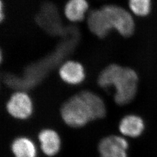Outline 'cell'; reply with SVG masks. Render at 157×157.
<instances>
[{"instance_id": "obj_1", "label": "cell", "mask_w": 157, "mask_h": 157, "mask_svg": "<svg viewBox=\"0 0 157 157\" xmlns=\"http://www.w3.org/2000/svg\"><path fill=\"white\" fill-rule=\"evenodd\" d=\"M138 80V75L133 69L112 63L101 71L97 82L98 85L104 89L113 86L115 90V102L123 105L134 98L137 89Z\"/></svg>"}, {"instance_id": "obj_2", "label": "cell", "mask_w": 157, "mask_h": 157, "mask_svg": "<svg viewBox=\"0 0 157 157\" xmlns=\"http://www.w3.org/2000/svg\"><path fill=\"white\" fill-rule=\"evenodd\" d=\"M61 117L68 126L80 128L94 120L90 104L83 91L66 101L61 109Z\"/></svg>"}, {"instance_id": "obj_3", "label": "cell", "mask_w": 157, "mask_h": 157, "mask_svg": "<svg viewBox=\"0 0 157 157\" xmlns=\"http://www.w3.org/2000/svg\"><path fill=\"white\" fill-rule=\"evenodd\" d=\"M112 29L124 37H129L135 31V23L132 14L120 6L106 5L101 7Z\"/></svg>"}, {"instance_id": "obj_4", "label": "cell", "mask_w": 157, "mask_h": 157, "mask_svg": "<svg viewBox=\"0 0 157 157\" xmlns=\"http://www.w3.org/2000/svg\"><path fill=\"white\" fill-rule=\"evenodd\" d=\"M6 109L12 117L18 119L29 118L33 112V102L26 93L18 91L12 95L6 104Z\"/></svg>"}, {"instance_id": "obj_5", "label": "cell", "mask_w": 157, "mask_h": 157, "mask_svg": "<svg viewBox=\"0 0 157 157\" xmlns=\"http://www.w3.org/2000/svg\"><path fill=\"white\" fill-rule=\"evenodd\" d=\"M129 144L124 137L109 136L102 139L98 144L100 157H128Z\"/></svg>"}, {"instance_id": "obj_6", "label": "cell", "mask_w": 157, "mask_h": 157, "mask_svg": "<svg viewBox=\"0 0 157 157\" xmlns=\"http://www.w3.org/2000/svg\"><path fill=\"white\" fill-rule=\"evenodd\" d=\"M87 25L90 32L98 38H104L112 30L104 12L100 8L89 12Z\"/></svg>"}, {"instance_id": "obj_7", "label": "cell", "mask_w": 157, "mask_h": 157, "mask_svg": "<svg viewBox=\"0 0 157 157\" xmlns=\"http://www.w3.org/2000/svg\"><path fill=\"white\" fill-rule=\"evenodd\" d=\"M59 75L65 83L70 85H78L84 81L86 73L83 66L80 62L69 60L59 67Z\"/></svg>"}, {"instance_id": "obj_8", "label": "cell", "mask_w": 157, "mask_h": 157, "mask_svg": "<svg viewBox=\"0 0 157 157\" xmlns=\"http://www.w3.org/2000/svg\"><path fill=\"white\" fill-rule=\"evenodd\" d=\"M39 140L41 148L46 155L52 157L59 151L61 139L56 131L49 129L41 130L39 135Z\"/></svg>"}, {"instance_id": "obj_9", "label": "cell", "mask_w": 157, "mask_h": 157, "mask_svg": "<svg viewBox=\"0 0 157 157\" xmlns=\"http://www.w3.org/2000/svg\"><path fill=\"white\" fill-rule=\"evenodd\" d=\"M89 8L87 0H68L64 7V15L70 22H80L87 17Z\"/></svg>"}, {"instance_id": "obj_10", "label": "cell", "mask_w": 157, "mask_h": 157, "mask_svg": "<svg viewBox=\"0 0 157 157\" xmlns=\"http://www.w3.org/2000/svg\"><path fill=\"white\" fill-rule=\"evenodd\" d=\"M119 129L121 133L126 136L137 137L143 133L144 129V124L140 117L129 115L121 120Z\"/></svg>"}, {"instance_id": "obj_11", "label": "cell", "mask_w": 157, "mask_h": 157, "mask_svg": "<svg viewBox=\"0 0 157 157\" xmlns=\"http://www.w3.org/2000/svg\"><path fill=\"white\" fill-rule=\"evenodd\" d=\"M15 157H36L37 151L33 142L25 137L15 139L11 146Z\"/></svg>"}, {"instance_id": "obj_12", "label": "cell", "mask_w": 157, "mask_h": 157, "mask_svg": "<svg viewBox=\"0 0 157 157\" xmlns=\"http://www.w3.org/2000/svg\"><path fill=\"white\" fill-rule=\"evenodd\" d=\"M129 7L135 15L146 17L151 11V0H129Z\"/></svg>"}]
</instances>
